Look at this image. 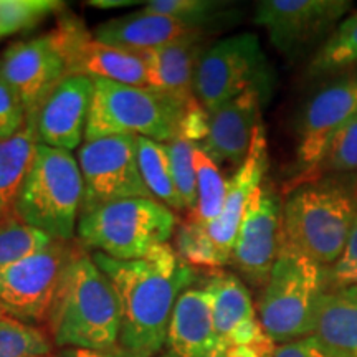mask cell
Listing matches in <instances>:
<instances>
[{
	"label": "cell",
	"mask_w": 357,
	"mask_h": 357,
	"mask_svg": "<svg viewBox=\"0 0 357 357\" xmlns=\"http://www.w3.org/2000/svg\"><path fill=\"white\" fill-rule=\"evenodd\" d=\"M328 289V268L281 242L258 301V318L266 336L276 346L311 336Z\"/></svg>",
	"instance_id": "obj_5"
},
{
	"label": "cell",
	"mask_w": 357,
	"mask_h": 357,
	"mask_svg": "<svg viewBox=\"0 0 357 357\" xmlns=\"http://www.w3.org/2000/svg\"><path fill=\"white\" fill-rule=\"evenodd\" d=\"M351 7L349 0H261L253 22L266 30L281 55L294 61L331 37Z\"/></svg>",
	"instance_id": "obj_11"
},
{
	"label": "cell",
	"mask_w": 357,
	"mask_h": 357,
	"mask_svg": "<svg viewBox=\"0 0 357 357\" xmlns=\"http://www.w3.org/2000/svg\"><path fill=\"white\" fill-rule=\"evenodd\" d=\"M268 171V144L266 132L263 124L257 128L252 146L247 158L238 167L230 181H227V197L223 208L215 220L205 223V234L211 240L223 265H229L234 245L238 234L243 213L253 194L260 189Z\"/></svg>",
	"instance_id": "obj_18"
},
{
	"label": "cell",
	"mask_w": 357,
	"mask_h": 357,
	"mask_svg": "<svg viewBox=\"0 0 357 357\" xmlns=\"http://www.w3.org/2000/svg\"><path fill=\"white\" fill-rule=\"evenodd\" d=\"M329 289L357 287V217L347 235L344 250L331 266H328Z\"/></svg>",
	"instance_id": "obj_34"
},
{
	"label": "cell",
	"mask_w": 357,
	"mask_h": 357,
	"mask_svg": "<svg viewBox=\"0 0 357 357\" xmlns=\"http://www.w3.org/2000/svg\"><path fill=\"white\" fill-rule=\"evenodd\" d=\"M137 160L141 176L153 199L166 205L172 212H185L184 200L174 181L166 142L137 137Z\"/></svg>",
	"instance_id": "obj_25"
},
{
	"label": "cell",
	"mask_w": 357,
	"mask_h": 357,
	"mask_svg": "<svg viewBox=\"0 0 357 357\" xmlns=\"http://www.w3.org/2000/svg\"><path fill=\"white\" fill-rule=\"evenodd\" d=\"M73 242H52L0 273V310L26 324L48 321L71 263L82 252Z\"/></svg>",
	"instance_id": "obj_9"
},
{
	"label": "cell",
	"mask_w": 357,
	"mask_h": 357,
	"mask_svg": "<svg viewBox=\"0 0 357 357\" xmlns=\"http://www.w3.org/2000/svg\"><path fill=\"white\" fill-rule=\"evenodd\" d=\"M95 84L79 75H68L48 93L35 113L26 116L38 144L73 151L82 144L91 111Z\"/></svg>",
	"instance_id": "obj_17"
},
{
	"label": "cell",
	"mask_w": 357,
	"mask_h": 357,
	"mask_svg": "<svg viewBox=\"0 0 357 357\" xmlns=\"http://www.w3.org/2000/svg\"><path fill=\"white\" fill-rule=\"evenodd\" d=\"M176 357H223L213 328L212 298L207 289L189 288L178 296L167 334Z\"/></svg>",
	"instance_id": "obj_20"
},
{
	"label": "cell",
	"mask_w": 357,
	"mask_h": 357,
	"mask_svg": "<svg viewBox=\"0 0 357 357\" xmlns=\"http://www.w3.org/2000/svg\"><path fill=\"white\" fill-rule=\"evenodd\" d=\"M194 32H202L187 26L172 17L147 12L146 8L129 15L111 19L95 29L96 40L109 47L132 53H144L164 47Z\"/></svg>",
	"instance_id": "obj_22"
},
{
	"label": "cell",
	"mask_w": 357,
	"mask_h": 357,
	"mask_svg": "<svg viewBox=\"0 0 357 357\" xmlns=\"http://www.w3.org/2000/svg\"><path fill=\"white\" fill-rule=\"evenodd\" d=\"M65 77V58L52 32L12 43L0 56V78L19 98L26 116L35 113Z\"/></svg>",
	"instance_id": "obj_15"
},
{
	"label": "cell",
	"mask_w": 357,
	"mask_h": 357,
	"mask_svg": "<svg viewBox=\"0 0 357 357\" xmlns=\"http://www.w3.org/2000/svg\"><path fill=\"white\" fill-rule=\"evenodd\" d=\"M37 134L30 121H25L19 132L0 141V211L3 217L12 215L20 187L37 155Z\"/></svg>",
	"instance_id": "obj_24"
},
{
	"label": "cell",
	"mask_w": 357,
	"mask_h": 357,
	"mask_svg": "<svg viewBox=\"0 0 357 357\" xmlns=\"http://www.w3.org/2000/svg\"><path fill=\"white\" fill-rule=\"evenodd\" d=\"M139 2H131V0H91L89 6L96 8H119V7H129L137 6Z\"/></svg>",
	"instance_id": "obj_38"
},
{
	"label": "cell",
	"mask_w": 357,
	"mask_h": 357,
	"mask_svg": "<svg viewBox=\"0 0 357 357\" xmlns=\"http://www.w3.org/2000/svg\"><path fill=\"white\" fill-rule=\"evenodd\" d=\"M3 314H6V312H3L2 310H0V318H2V316H3Z\"/></svg>",
	"instance_id": "obj_41"
},
{
	"label": "cell",
	"mask_w": 357,
	"mask_h": 357,
	"mask_svg": "<svg viewBox=\"0 0 357 357\" xmlns=\"http://www.w3.org/2000/svg\"><path fill=\"white\" fill-rule=\"evenodd\" d=\"M166 146L169 158H171L174 181H176L181 197L184 200L185 212L192 215L197 207V176H195L194 166V153L197 149V144L184 136H178L176 139L166 142Z\"/></svg>",
	"instance_id": "obj_33"
},
{
	"label": "cell",
	"mask_w": 357,
	"mask_h": 357,
	"mask_svg": "<svg viewBox=\"0 0 357 357\" xmlns=\"http://www.w3.org/2000/svg\"><path fill=\"white\" fill-rule=\"evenodd\" d=\"M83 177L70 151L38 144L12 215L58 242H73L83 205Z\"/></svg>",
	"instance_id": "obj_4"
},
{
	"label": "cell",
	"mask_w": 357,
	"mask_h": 357,
	"mask_svg": "<svg viewBox=\"0 0 357 357\" xmlns=\"http://www.w3.org/2000/svg\"><path fill=\"white\" fill-rule=\"evenodd\" d=\"M194 166L197 176V207L189 218L205 225L220 215L227 197V181L217 164L199 146L194 153Z\"/></svg>",
	"instance_id": "obj_27"
},
{
	"label": "cell",
	"mask_w": 357,
	"mask_h": 357,
	"mask_svg": "<svg viewBox=\"0 0 357 357\" xmlns=\"http://www.w3.org/2000/svg\"><path fill=\"white\" fill-rule=\"evenodd\" d=\"M204 288L212 298L213 328L223 357L276 346L266 336L248 288L240 276L215 271L205 281Z\"/></svg>",
	"instance_id": "obj_16"
},
{
	"label": "cell",
	"mask_w": 357,
	"mask_h": 357,
	"mask_svg": "<svg viewBox=\"0 0 357 357\" xmlns=\"http://www.w3.org/2000/svg\"><path fill=\"white\" fill-rule=\"evenodd\" d=\"M68 75L111 79L131 86H149L141 53L109 47L95 38L78 17L65 15L52 30ZM151 88V86H149Z\"/></svg>",
	"instance_id": "obj_13"
},
{
	"label": "cell",
	"mask_w": 357,
	"mask_h": 357,
	"mask_svg": "<svg viewBox=\"0 0 357 357\" xmlns=\"http://www.w3.org/2000/svg\"><path fill=\"white\" fill-rule=\"evenodd\" d=\"M356 217V182L326 176L300 184L283 204L281 242L328 268L344 250Z\"/></svg>",
	"instance_id": "obj_3"
},
{
	"label": "cell",
	"mask_w": 357,
	"mask_h": 357,
	"mask_svg": "<svg viewBox=\"0 0 357 357\" xmlns=\"http://www.w3.org/2000/svg\"><path fill=\"white\" fill-rule=\"evenodd\" d=\"M283 204L271 185H261L250 199L231 252L230 263L252 287L263 288L281 247Z\"/></svg>",
	"instance_id": "obj_14"
},
{
	"label": "cell",
	"mask_w": 357,
	"mask_h": 357,
	"mask_svg": "<svg viewBox=\"0 0 357 357\" xmlns=\"http://www.w3.org/2000/svg\"><path fill=\"white\" fill-rule=\"evenodd\" d=\"M84 141L132 134L169 142L182 134L190 105L149 86H131L96 78Z\"/></svg>",
	"instance_id": "obj_6"
},
{
	"label": "cell",
	"mask_w": 357,
	"mask_h": 357,
	"mask_svg": "<svg viewBox=\"0 0 357 357\" xmlns=\"http://www.w3.org/2000/svg\"><path fill=\"white\" fill-rule=\"evenodd\" d=\"M357 68V10L347 15L319 50L314 53L307 75L311 78L337 75Z\"/></svg>",
	"instance_id": "obj_26"
},
{
	"label": "cell",
	"mask_w": 357,
	"mask_h": 357,
	"mask_svg": "<svg viewBox=\"0 0 357 357\" xmlns=\"http://www.w3.org/2000/svg\"><path fill=\"white\" fill-rule=\"evenodd\" d=\"M52 337L42 328L12 316L0 318V357H48Z\"/></svg>",
	"instance_id": "obj_29"
},
{
	"label": "cell",
	"mask_w": 357,
	"mask_h": 357,
	"mask_svg": "<svg viewBox=\"0 0 357 357\" xmlns=\"http://www.w3.org/2000/svg\"><path fill=\"white\" fill-rule=\"evenodd\" d=\"M312 334L347 357H357V287L328 289Z\"/></svg>",
	"instance_id": "obj_23"
},
{
	"label": "cell",
	"mask_w": 357,
	"mask_h": 357,
	"mask_svg": "<svg viewBox=\"0 0 357 357\" xmlns=\"http://www.w3.org/2000/svg\"><path fill=\"white\" fill-rule=\"evenodd\" d=\"M84 194L82 213L126 199H153L137 160V136L119 134L84 141L78 151Z\"/></svg>",
	"instance_id": "obj_10"
},
{
	"label": "cell",
	"mask_w": 357,
	"mask_h": 357,
	"mask_svg": "<svg viewBox=\"0 0 357 357\" xmlns=\"http://www.w3.org/2000/svg\"><path fill=\"white\" fill-rule=\"evenodd\" d=\"M253 88L266 96L271 89V70L257 35H231L207 47L194 75V96L207 113Z\"/></svg>",
	"instance_id": "obj_8"
},
{
	"label": "cell",
	"mask_w": 357,
	"mask_h": 357,
	"mask_svg": "<svg viewBox=\"0 0 357 357\" xmlns=\"http://www.w3.org/2000/svg\"><path fill=\"white\" fill-rule=\"evenodd\" d=\"M2 218H6V217H3V213H2V211H0V220H2Z\"/></svg>",
	"instance_id": "obj_40"
},
{
	"label": "cell",
	"mask_w": 357,
	"mask_h": 357,
	"mask_svg": "<svg viewBox=\"0 0 357 357\" xmlns=\"http://www.w3.org/2000/svg\"><path fill=\"white\" fill-rule=\"evenodd\" d=\"M266 98L253 88L207 113V134L199 147L217 166L243 162L261 124V105Z\"/></svg>",
	"instance_id": "obj_19"
},
{
	"label": "cell",
	"mask_w": 357,
	"mask_h": 357,
	"mask_svg": "<svg viewBox=\"0 0 357 357\" xmlns=\"http://www.w3.org/2000/svg\"><path fill=\"white\" fill-rule=\"evenodd\" d=\"M147 12L172 17L195 30L207 32L213 22H222L225 3L211 0H151L144 7Z\"/></svg>",
	"instance_id": "obj_32"
},
{
	"label": "cell",
	"mask_w": 357,
	"mask_h": 357,
	"mask_svg": "<svg viewBox=\"0 0 357 357\" xmlns=\"http://www.w3.org/2000/svg\"><path fill=\"white\" fill-rule=\"evenodd\" d=\"M273 357H347L334 349L318 336H311L296 339V341L287 342V344L276 346Z\"/></svg>",
	"instance_id": "obj_36"
},
{
	"label": "cell",
	"mask_w": 357,
	"mask_h": 357,
	"mask_svg": "<svg viewBox=\"0 0 357 357\" xmlns=\"http://www.w3.org/2000/svg\"><path fill=\"white\" fill-rule=\"evenodd\" d=\"M55 240L42 230L33 229L8 215L0 220V273L17 261L47 248Z\"/></svg>",
	"instance_id": "obj_28"
},
{
	"label": "cell",
	"mask_w": 357,
	"mask_h": 357,
	"mask_svg": "<svg viewBox=\"0 0 357 357\" xmlns=\"http://www.w3.org/2000/svg\"><path fill=\"white\" fill-rule=\"evenodd\" d=\"M26 121V111L10 86L0 78V141L19 132Z\"/></svg>",
	"instance_id": "obj_35"
},
{
	"label": "cell",
	"mask_w": 357,
	"mask_h": 357,
	"mask_svg": "<svg viewBox=\"0 0 357 357\" xmlns=\"http://www.w3.org/2000/svg\"><path fill=\"white\" fill-rule=\"evenodd\" d=\"M177 217L155 199H126L83 213L78 242L114 260H141L176 235Z\"/></svg>",
	"instance_id": "obj_7"
},
{
	"label": "cell",
	"mask_w": 357,
	"mask_h": 357,
	"mask_svg": "<svg viewBox=\"0 0 357 357\" xmlns=\"http://www.w3.org/2000/svg\"><path fill=\"white\" fill-rule=\"evenodd\" d=\"M207 32H194L176 42L141 53L151 88L160 89L181 101H197L194 96V75L205 47Z\"/></svg>",
	"instance_id": "obj_21"
},
{
	"label": "cell",
	"mask_w": 357,
	"mask_h": 357,
	"mask_svg": "<svg viewBox=\"0 0 357 357\" xmlns=\"http://www.w3.org/2000/svg\"><path fill=\"white\" fill-rule=\"evenodd\" d=\"M357 116V68L334 75L307 98L296 121V167L300 177L314 172L339 129Z\"/></svg>",
	"instance_id": "obj_12"
},
{
	"label": "cell",
	"mask_w": 357,
	"mask_h": 357,
	"mask_svg": "<svg viewBox=\"0 0 357 357\" xmlns=\"http://www.w3.org/2000/svg\"><path fill=\"white\" fill-rule=\"evenodd\" d=\"M61 7L58 0H0V40L29 32Z\"/></svg>",
	"instance_id": "obj_30"
},
{
	"label": "cell",
	"mask_w": 357,
	"mask_h": 357,
	"mask_svg": "<svg viewBox=\"0 0 357 357\" xmlns=\"http://www.w3.org/2000/svg\"><path fill=\"white\" fill-rule=\"evenodd\" d=\"M93 260L116 289L121 310L118 352L123 357H155L167 346L176 303L197 280V271L171 245L141 260H114L93 253Z\"/></svg>",
	"instance_id": "obj_1"
},
{
	"label": "cell",
	"mask_w": 357,
	"mask_h": 357,
	"mask_svg": "<svg viewBox=\"0 0 357 357\" xmlns=\"http://www.w3.org/2000/svg\"><path fill=\"white\" fill-rule=\"evenodd\" d=\"M48 324L53 344L60 349L118 351L121 329L118 294L84 248L66 271Z\"/></svg>",
	"instance_id": "obj_2"
},
{
	"label": "cell",
	"mask_w": 357,
	"mask_h": 357,
	"mask_svg": "<svg viewBox=\"0 0 357 357\" xmlns=\"http://www.w3.org/2000/svg\"><path fill=\"white\" fill-rule=\"evenodd\" d=\"M56 357H123L118 351H91V349H60Z\"/></svg>",
	"instance_id": "obj_37"
},
{
	"label": "cell",
	"mask_w": 357,
	"mask_h": 357,
	"mask_svg": "<svg viewBox=\"0 0 357 357\" xmlns=\"http://www.w3.org/2000/svg\"><path fill=\"white\" fill-rule=\"evenodd\" d=\"M357 171V116L334 134L324 158L307 182L326 176H344Z\"/></svg>",
	"instance_id": "obj_31"
},
{
	"label": "cell",
	"mask_w": 357,
	"mask_h": 357,
	"mask_svg": "<svg viewBox=\"0 0 357 357\" xmlns=\"http://www.w3.org/2000/svg\"><path fill=\"white\" fill-rule=\"evenodd\" d=\"M155 357H176V356H174L172 354V352H162V354H159V356H155Z\"/></svg>",
	"instance_id": "obj_39"
}]
</instances>
